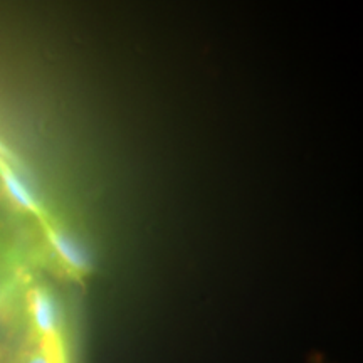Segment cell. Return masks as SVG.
<instances>
[{
  "mask_svg": "<svg viewBox=\"0 0 363 363\" xmlns=\"http://www.w3.org/2000/svg\"><path fill=\"white\" fill-rule=\"evenodd\" d=\"M22 318L27 325V340L65 338L61 305L48 284L29 283L24 293Z\"/></svg>",
  "mask_w": 363,
  "mask_h": 363,
  "instance_id": "cell-1",
  "label": "cell"
},
{
  "mask_svg": "<svg viewBox=\"0 0 363 363\" xmlns=\"http://www.w3.org/2000/svg\"><path fill=\"white\" fill-rule=\"evenodd\" d=\"M13 363H69L65 338L26 340Z\"/></svg>",
  "mask_w": 363,
  "mask_h": 363,
  "instance_id": "cell-5",
  "label": "cell"
},
{
  "mask_svg": "<svg viewBox=\"0 0 363 363\" xmlns=\"http://www.w3.org/2000/svg\"><path fill=\"white\" fill-rule=\"evenodd\" d=\"M29 272L13 261L0 264V333L12 330L22 318Z\"/></svg>",
  "mask_w": 363,
  "mask_h": 363,
  "instance_id": "cell-3",
  "label": "cell"
},
{
  "mask_svg": "<svg viewBox=\"0 0 363 363\" xmlns=\"http://www.w3.org/2000/svg\"><path fill=\"white\" fill-rule=\"evenodd\" d=\"M13 357H16V353H12L9 347L0 350V363H13Z\"/></svg>",
  "mask_w": 363,
  "mask_h": 363,
  "instance_id": "cell-7",
  "label": "cell"
},
{
  "mask_svg": "<svg viewBox=\"0 0 363 363\" xmlns=\"http://www.w3.org/2000/svg\"><path fill=\"white\" fill-rule=\"evenodd\" d=\"M11 239H9V235L6 233V229H4L2 224H0V264H4V262L7 261H12L11 257Z\"/></svg>",
  "mask_w": 363,
  "mask_h": 363,
  "instance_id": "cell-6",
  "label": "cell"
},
{
  "mask_svg": "<svg viewBox=\"0 0 363 363\" xmlns=\"http://www.w3.org/2000/svg\"><path fill=\"white\" fill-rule=\"evenodd\" d=\"M39 224L43 229L45 246L54 261L57 262L59 269L65 272L67 278L78 283L89 278L93 272V261L83 244L49 216Z\"/></svg>",
  "mask_w": 363,
  "mask_h": 363,
  "instance_id": "cell-2",
  "label": "cell"
},
{
  "mask_svg": "<svg viewBox=\"0 0 363 363\" xmlns=\"http://www.w3.org/2000/svg\"><path fill=\"white\" fill-rule=\"evenodd\" d=\"M6 347H7L6 343H4V342H0V350H2V348H6Z\"/></svg>",
  "mask_w": 363,
  "mask_h": 363,
  "instance_id": "cell-8",
  "label": "cell"
},
{
  "mask_svg": "<svg viewBox=\"0 0 363 363\" xmlns=\"http://www.w3.org/2000/svg\"><path fill=\"white\" fill-rule=\"evenodd\" d=\"M315 363H316V362H315ZM318 363H320V362H318Z\"/></svg>",
  "mask_w": 363,
  "mask_h": 363,
  "instance_id": "cell-9",
  "label": "cell"
},
{
  "mask_svg": "<svg viewBox=\"0 0 363 363\" xmlns=\"http://www.w3.org/2000/svg\"><path fill=\"white\" fill-rule=\"evenodd\" d=\"M0 189L7 202L22 214L35 217L39 222L49 216L26 180L4 160H0Z\"/></svg>",
  "mask_w": 363,
  "mask_h": 363,
  "instance_id": "cell-4",
  "label": "cell"
}]
</instances>
